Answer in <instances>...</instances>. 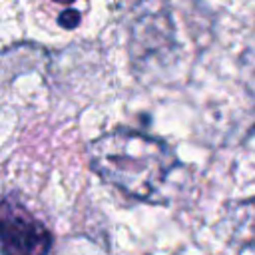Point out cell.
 <instances>
[{"instance_id":"obj_1","label":"cell","mask_w":255,"mask_h":255,"mask_svg":"<svg viewBox=\"0 0 255 255\" xmlns=\"http://www.w3.org/2000/svg\"><path fill=\"white\" fill-rule=\"evenodd\" d=\"M213 38V14L203 0H137L128 22V56L141 82L175 84Z\"/></svg>"},{"instance_id":"obj_2","label":"cell","mask_w":255,"mask_h":255,"mask_svg":"<svg viewBox=\"0 0 255 255\" xmlns=\"http://www.w3.org/2000/svg\"><path fill=\"white\" fill-rule=\"evenodd\" d=\"M88 159L104 181L149 203L163 201V189L179 167L165 141L133 129H114L96 137L88 145Z\"/></svg>"},{"instance_id":"obj_3","label":"cell","mask_w":255,"mask_h":255,"mask_svg":"<svg viewBox=\"0 0 255 255\" xmlns=\"http://www.w3.org/2000/svg\"><path fill=\"white\" fill-rule=\"evenodd\" d=\"M0 247L4 255H48L50 229L14 195L0 197Z\"/></svg>"},{"instance_id":"obj_4","label":"cell","mask_w":255,"mask_h":255,"mask_svg":"<svg viewBox=\"0 0 255 255\" xmlns=\"http://www.w3.org/2000/svg\"><path fill=\"white\" fill-rule=\"evenodd\" d=\"M229 231L231 241L243 247H255V195L237 201L229 207Z\"/></svg>"},{"instance_id":"obj_5","label":"cell","mask_w":255,"mask_h":255,"mask_svg":"<svg viewBox=\"0 0 255 255\" xmlns=\"http://www.w3.org/2000/svg\"><path fill=\"white\" fill-rule=\"evenodd\" d=\"M58 24L62 28H68V30L76 28L80 24V12H76V10H64L60 14V18H58Z\"/></svg>"},{"instance_id":"obj_6","label":"cell","mask_w":255,"mask_h":255,"mask_svg":"<svg viewBox=\"0 0 255 255\" xmlns=\"http://www.w3.org/2000/svg\"><path fill=\"white\" fill-rule=\"evenodd\" d=\"M54 2H62V4H72L74 0H54Z\"/></svg>"}]
</instances>
